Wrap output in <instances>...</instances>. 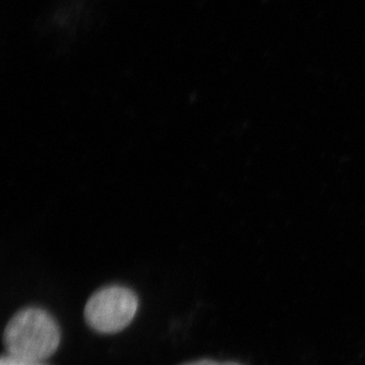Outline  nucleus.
<instances>
[{"mask_svg": "<svg viewBox=\"0 0 365 365\" xmlns=\"http://www.w3.org/2000/svg\"><path fill=\"white\" fill-rule=\"evenodd\" d=\"M6 355L43 363L59 346L61 332L51 314L38 307H25L11 318L4 331Z\"/></svg>", "mask_w": 365, "mask_h": 365, "instance_id": "nucleus-1", "label": "nucleus"}, {"mask_svg": "<svg viewBox=\"0 0 365 365\" xmlns=\"http://www.w3.org/2000/svg\"><path fill=\"white\" fill-rule=\"evenodd\" d=\"M138 309V296L130 289L106 286L90 297L84 318L88 325L100 334H116L130 324Z\"/></svg>", "mask_w": 365, "mask_h": 365, "instance_id": "nucleus-2", "label": "nucleus"}, {"mask_svg": "<svg viewBox=\"0 0 365 365\" xmlns=\"http://www.w3.org/2000/svg\"><path fill=\"white\" fill-rule=\"evenodd\" d=\"M0 365H44L43 363L29 362V361H23V359H14L9 355H4L0 361Z\"/></svg>", "mask_w": 365, "mask_h": 365, "instance_id": "nucleus-3", "label": "nucleus"}, {"mask_svg": "<svg viewBox=\"0 0 365 365\" xmlns=\"http://www.w3.org/2000/svg\"><path fill=\"white\" fill-rule=\"evenodd\" d=\"M183 365H242L235 362H217L213 359H200V361H195V362L187 363Z\"/></svg>", "mask_w": 365, "mask_h": 365, "instance_id": "nucleus-4", "label": "nucleus"}]
</instances>
